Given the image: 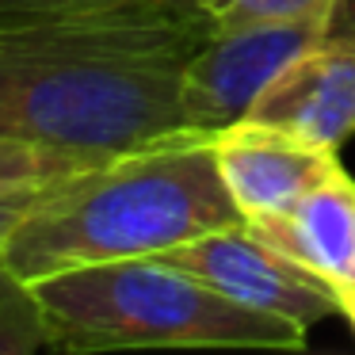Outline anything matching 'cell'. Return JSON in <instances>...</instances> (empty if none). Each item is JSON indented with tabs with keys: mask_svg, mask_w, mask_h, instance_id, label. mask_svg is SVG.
<instances>
[{
	"mask_svg": "<svg viewBox=\"0 0 355 355\" xmlns=\"http://www.w3.org/2000/svg\"><path fill=\"white\" fill-rule=\"evenodd\" d=\"M50 187H54V184H50ZM50 187H31V191H8V195H0V248H4V241L12 237V230H16V225L24 222V218L50 195Z\"/></svg>",
	"mask_w": 355,
	"mask_h": 355,
	"instance_id": "11",
	"label": "cell"
},
{
	"mask_svg": "<svg viewBox=\"0 0 355 355\" xmlns=\"http://www.w3.org/2000/svg\"><path fill=\"white\" fill-rule=\"evenodd\" d=\"M336 302H340V313L347 317V324L355 329V286H340V291H336Z\"/></svg>",
	"mask_w": 355,
	"mask_h": 355,
	"instance_id": "15",
	"label": "cell"
},
{
	"mask_svg": "<svg viewBox=\"0 0 355 355\" xmlns=\"http://www.w3.org/2000/svg\"><path fill=\"white\" fill-rule=\"evenodd\" d=\"M214 24L199 0H100L0 24V138L134 153L199 138L180 69Z\"/></svg>",
	"mask_w": 355,
	"mask_h": 355,
	"instance_id": "1",
	"label": "cell"
},
{
	"mask_svg": "<svg viewBox=\"0 0 355 355\" xmlns=\"http://www.w3.org/2000/svg\"><path fill=\"white\" fill-rule=\"evenodd\" d=\"M199 4H202V12L210 16V24L218 27V24H225V19H230L233 12H237L241 4H245V0H199Z\"/></svg>",
	"mask_w": 355,
	"mask_h": 355,
	"instance_id": "14",
	"label": "cell"
},
{
	"mask_svg": "<svg viewBox=\"0 0 355 355\" xmlns=\"http://www.w3.org/2000/svg\"><path fill=\"white\" fill-rule=\"evenodd\" d=\"M207 141L214 149L218 176L245 222L294 207L302 195H309L344 168L336 149L306 146V141L260 126L252 119H241V123L210 134Z\"/></svg>",
	"mask_w": 355,
	"mask_h": 355,
	"instance_id": "6",
	"label": "cell"
},
{
	"mask_svg": "<svg viewBox=\"0 0 355 355\" xmlns=\"http://www.w3.org/2000/svg\"><path fill=\"white\" fill-rule=\"evenodd\" d=\"M245 222L207 138L119 153L50 187L0 248L24 283L111 260L161 256Z\"/></svg>",
	"mask_w": 355,
	"mask_h": 355,
	"instance_id": "2",
	"label": "cell"
},
{
	"mask_svg": "<svg viewBox=\"0 0 355 355\" xmlns=\"http://www.w3.org/2000/svg\"><path fill=\"white\" fill-rule=\"evenodd\" d=\"M245 119L340 153L355 138V46L317 42L263 88Z\"/></svg>",
	"mask_w": 355,
	"mask_h": 355,
	"instance_id": "7",
	"label": "cell"
},
{
	"mask_svg": "<svg viewBox=\"0 0 355 355\" xmlns=\"http://www.w3.org/2000/svg\"><path fill=\"white\" fill-rule=\"evenodd\" d=\"M77 4H100V0H0V24L46 16V12H58V8H77Z\"/></svg>",
	"mask_w": 355,
	"mask_h": 355,
	"instance_id": "12",
	"label": "cell"
},
{
	"mask_svg": "<svg viewBox=\"0 0 355 355\" xmlns=\"http://www.w3.org/2000/svg\"><path fill=\"white\" fill-rule=\"evenodd\" d=\"M46 344V321L31 283L0 260V355H39Z\"/></svg>",
	"mask_w": 355,
	"mask_h": 355,
	"instance_id": "10",
	"label": "cell"
},
{
	"mask_svg": "<svg viewBox=\"0 0 355 355\" xmlns=\"http://www.w3.org/2000/svg\"><path fill=\"white\" fill-rule=\"evenodd\" d=\"M119 153H96V149L73 146H46V141L0 138V195L50 187L69 176H80L88 168H100Z\"/></svg>",
	"mask_w": 355,
	"mask_h": 355,
	"instance_id": "9",
	"label": "cell"
},
{
	"mask_svg": "<svg viewBox=\"0 0 355 355\" xmlns=\"http://www.w3.org/2000/svg\"><path fill=\"white\" fill-rule=\"evenodd\" d=\"M321 42H347V46H355V0H336L329 8Z\"/></svg>",
	"mask_w": 355,
	"mask_h": 355,
	"instance_id": "13",
	"label": "cell"
},
{
	"mask_svg": "<svg viewBox=\"0 0 355 355\" xmlns=\"http://www.w3.org/2000/svg\"><path fill=\"white\" fill-rule=\"evenodd\" d=\"M157 260L172 263L180 271H191L195 279H202L225 298L241 302L256 313L294 321L306 332L317 321L340 313L336 291L321 275L298 268L283 252L263 245L245 222L195 237L172 252H161Z\"/></svg>",
	"mask_w": 355,
	"mask_h": 355,
	"instance_id": "5",
	"label": "cell"
},
{
	"mask_svg": "<svg viewBox=\"0 0 355 355\" xmlns=\"http://www.w3.org/2000/svg\"><path fill=\"white\" fill-rule=\"evenodd\" d=\"M324 19H263L214 27L207 46L180 69V119L191 134L210 138L241 123L260 92L324 39Z\"/></svg>",
	"mask_w": 355,
	"mask_h": 355,
	"instance_id": "4",
	"label": "cell"
},
{
	"mask_svg": "<svg viewBox=\"0 0 355 355\" xmlns=\"http://www.w3.org/2000/svg\"><path fill=\"white\" fill-rule=\"evenodd\" d=\"M245 225L286 260L321 275L332 291L355 286V180L347 168L302 195L294 207Z\"/></svg>",
	"mask_w": 355,
	"mask_h": 355,
	"instance_id": "8",
	"label": "cell"
},
{
	"mask_svg": "<svg viewBox=\"0 0 355 355\" xmlns=\"http://www.w3.org/2000/svg\"><path fill=\"white\" fill-rule=\"evenodd\" d=\"M46 344L62 355L141 347H260L298 352L306 329L241 306L157 256L58 271L31 283Z\"/></svg>",
	"mask_w": 355,
	"mask_h": 355,
	"instance_id": "3",
	"label": "cell"
}]
</instances>
